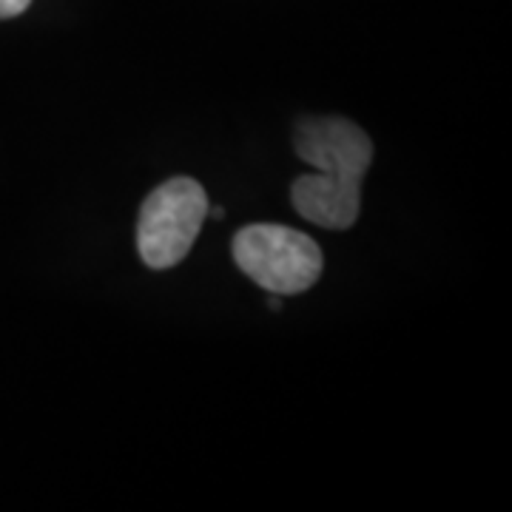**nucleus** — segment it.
I'll return each instance as SVG.
<instances>
[{"label": "nucleus", "instance_id": "3", "mask_svg": "<svg viewBox=\"0 0 512 512\" xmlns=\"http://www.w3.org/2000/svg\"><path fill=\"white\" fill-rule=\"evenodd\" d=\"M208 217L205 188L191 177H174L157 185L140 208L137 251L148 268L168 271L180 265L200 237Z\"/></svg>", "mask_w": 512, "mask_h": 512}, {"label": "nucleus", "instance_id": "1", "mask_svg": "<svg viewBox=\"0 0 512 512\" xmlns=\"http://www.w3.org/2000/svg\"><path fill=\"white\" fill-rule=\"evenodd\" d=\"M293 151L322 174L296 177L293 208L319 228L348 231L362 211V180L373 163V143L345 117H302L293 131Z\"/></svg>", "mask_w": 512, "mask_h": 512}, {"label": "nucleus", "instance_id": "4", "mask_svg": "<svg viewBox=\"0 0 512 512\" xmlns=\"http://www.w3.org/2000/svg\"><path fill=\"white\" fill-rule=\"evenodd\" d=\"M29 3L32 0H0V20L18 18V15H23L29 9Z\"/></svg>", "mask_w": 512, "mask_h": 512}, {"label": "nucleus", "instance_id": "2", "mask_svg": "<svg viewBox=\"0 0 512 512\" xmlns=\"http://www.w3.org/2000/svg\"><path fill=\"white\" fill-rule=\"evenodd\" d=\"M234 259L248 279L279 296L313 288L325 268L322 248L308 234L274 222L239 228L234 237Z\"/></svg>", "mask_w": 512, "mask_h": 512}, {"label": "nucleus", "instance_id": "5", "mask_svg": "<svg viewBox=\"0 0 512 512\" xmlns=\"http://www.w3.org/2000/svg\"><path fill=\"white\" fill-rule=\"evenodd\" d=\"M268 308H271V311H279V308H282V299H279V293H271V299H268Z\"/></svg>", "mask_w": 512, "mask_h": 512}]
</instances>
